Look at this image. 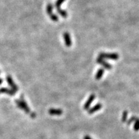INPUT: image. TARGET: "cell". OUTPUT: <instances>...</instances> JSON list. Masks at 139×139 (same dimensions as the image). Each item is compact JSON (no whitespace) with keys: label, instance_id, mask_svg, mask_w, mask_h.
<instances>
[{"label":"cell","instance_id":"5","mask_svg":"<svg viewBox=\"0 0 139 139\" xmlns=\"http://www.w3.org/2000/svg\"><path fill=\"white\" fill-rule=\"evenodd\" d=\"M63 38L64 40V43L67 47H70L72 45V41L71 37L68 32H66L63 34Z\"/></svg>","mask_w":139,"mask_h":139},{"label":"cell","instance_id":"15","mask_svg":"<svg viewBox=\"0 0 139 139\" xmlns=\"http://www.w3.org/2000/svg\"><path fill=\"white\" fill-rule=\"evenodd\" d=\"M49 17H50V19L54 22H57L58 21H59V17L57 16L55 14H53V13H52V14H50V15L49 16Z\"/></svg>","mask_w":139,"mask_h":139},{"label":"cell","instance_id":"8","mask_svg":"<svg viewBox=\"0 0 139 139\" xmlns=\"http://www.w3.org/2000/svg\"><path fill=\"white\" fill-rule=\"evenodd\" d=\"M48 113L51 115H61L63 112L61 109H54V108H50L48 110Z\"/></svg>","mask_w":139,"mask_h":139},{"label":"cell","instance_id":"10","mask_svg":"<svg viewBox=\"0 0 139 139\" xmlns=\"http://www.w3.org/2000/svg\"><path fill=\"white\" fill-rule=\"evenodd\" d=\"M104 74V68H100V69H99L95 75L96 80H100L102 78Z\"/></svg>","mask_w":139,"mask_h":139},{"label":"cell","instance_id":"4","mask_svg":"<svg viewBox=\"0 0 139 139\" xmlns=\"http://www.w3.org/2000/svg\"><path fill=\"white\" fill-rule=\"evenodd\" d=\"M7 82H8V85L10 86V88L12 90H13L14 91H15L16 92L18 91V90H19V88H18V86L15 84V82H14V81L13 80L12 77L10 76V75H8V76L7 77Z\"/></svg>","mask_w":139,"mask_h":139},{"label":"cell","instance_id":"9","mask_svg":"<svg viewBox=\"0 0 139 139\" xmlns=\"http://www.w3.org/2000/svg\"><path fill=\"white\" fill-rule=\"evenodd\" d=\"M101 108H102V104L100 103H98L96 105H95L93 107H92V108H90V109H88V113L90 115H91L93 114V113H94L95 112L100 110Z\"/></svg>","mask_w":139,"mask_h":139},{"label":"cell","instance_id":"1","mask_svg":"<svg viewBox=\"0 0 139 139\" xmlns=\"http://www.w3.org/2000/svg\"><path fill=\"white\" fill-rule=\"evenodd\" d=\"M16 103L17 106L19 107L20 109H23L24 112H26V113H30V109L29 107L28 106L27 104L25 102V101L23 99V96L22 95L21 97L20 100H16Z\"/></svg>","mask_w":139,"mask_h":139},{"label":"cell","instance_id":"3","mask_svg":"<svg viewBox=\"0 0 139 139\" xmlns=\"http://www.w3.org/2000/svg\"><path fill=\"white\" fill-rule=\"evenodd\" d=\"M96 61L98 64H101V66L104 67V68H105V69L107 70H111L112 68V66L109 63H107L105 60L102 58H101V57H97V59H96Z\"/></svg>","mask_w":139,"mask_h":139},{"label":"cell","instance_id":"2","mask_svg":"<svg viewBox=\"0 0 139 139\" xmlns=\"http://www.w3.org/2000/svg\"><path fill=\"white\" fill-rule=\"evenodd\" d=\"M99 57L102 59H111V60H117L119 59V55L117 53H104L101 52L99 55Z\"/></svg>","mask_w":139,"mask_h":139},{"label":"cell","instance_id":"20","mask_svg":"<svg viewBox=\"0 0 139 139\" xmlns=\"http://www.w3.org/2000/svg\"><path fill=\"white\" fill-rule=\"evenodd\" d=\"M2 82H3V79H1V78H0V85H2Z\"/></svg>","mask_w":139,"mask_h":139},{"label":"cell","instance_id":"13","mask_svg":"<svg viewBox=\"0 0 139 139\" xmlns=\"http://www.w3.org/2000/svg\"><path fill=\"white\" fill-rule=\"evenodd\" d=\"M64 2H65V0H57L55 2V7L57 9V8H60L61 5Z\"/></svg>","mask_w":139,"mask_h":139},{"label":"cell","instance_id":"17","mask_svg":"<svg viewBox=\"0 0 139 139\" xmlns=\"http://www.w3.org/2000/svg\"><path fill=\"white\" fill-rule=\"evenodd\" d=\"M137 118L138 117H135V116H133V117H131L130 118V119H129L128 121H127V124H128V125H130L131 123L133 122H135Z\"/></svg>","mask_w":139,"mask_h":139},{"label":"cell","instance_id":"11","mask_svg":"<svg viewBox=\"0 0 139 139\" xmlns=\"http://www.w3.org/2000/svg\"><path fill=\"white\" fill-rule=\"evenodd\" d=\"M57 13H58V14H59V15L62 17V18H66L67 17H68V12H67L66 10H64L61 9V8H57Z\"/></svg>","mask_w":139,"mask_h":139},{"label":"cell","instance_id":"16","mask_svg":"<svg viewBox=\"0 0 139 139\" xmlns=\"http://www.w3.org/2000/svg\"><path fill=\"white\" fill-rule=\"evenodd\" d=\"M127 117H128V112L126 110L124 111L122 113V122H124L127 120Z\"/></svg>","mask_w":139,"mask_h":139},{"label":"cell","instance_id":"19","mask_svg":"<svg viewBox=\"0 0 139 139\" xmlns=\"http://www.w3.org/2000/svg\"><path fill=\"white\" fill-rule=\"evenodd\" d=\"M84 139H91V138H90L89 136H85L84 137Z\"/></svg>","mask_w":139,"mask_h":139},{"label":"cell","instance_id":"6","mask_svg":"<svg viewBox=\"0 0 139 139\" xmlns=\"http://www.w3.org/2000/svg\"><path fill=\"white\" fill-rule=\"evenodd\" d=\"M95 98V95L94 94H91V95L89 97V98L88 99V100L86 101V103L85 104V105H84V109L85 110H88L90 109V106L91 105V104L92 103L93 101H94Z\"/></svg>","mask_w":139,"mask_h":139},{"label":"cell","instance_id":"7","mask_svg":"<svg viewBox=\"0 0 139 139\" xmlns=\"http://www.w3.org/2000/svg\"><path fill=\"white\" fill-rule=\"evenodd\" d=\"M16 91L12 89H9L8 88H0V93H6L9 95H14L16 94Z\"/></svg>","mask_w":139,"mask_h":139},{"label":"cell","instance_id":"12","mask_svg":"<svg viewBox=\"0 0 139 139\" xmlns=\"http://www.w3.org/2000/svg\"><path fill=\"white\" fill-rule=\"evenodd\" d=\"M53 6L52 3H48L46 6V13L48 14V16H50V14H52L53 13Z\"/></svg>","mask_w":139,"mask_h":139},{"label":"cell","instance_id":"14","mask_svg":"<svg viewBox=\"0 0 139 139\" xmlns=\"http://www.w3.org/2000/svg\"><path fill=\"white\" fill-rule=\"evenodd\" d=\"M134 130L135 131H139V118H137L135 121V124L133 126Z\"/></svg>","mask_w":139,"mask_h":139},{"label":"cell","instance_id":"18","mask_svg":"<svg viewBox=\"0 0 139 139\" xmlns=\"http://www.w3.org/2000/svg\"><path fill=\"white\" fill-rule=\"evenodd\" d=\"M30 116H31L32 118H35L36 117V113H34V112H33V113H30Z\"/></svg>","mask_w":139,"mask_h":139}]
</instances>
